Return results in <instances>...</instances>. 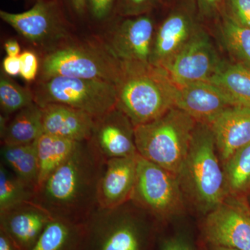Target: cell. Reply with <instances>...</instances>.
<instances>
[{"mask_svg": "<svg viewBox=\"0 0 250 250\" xmlns=\"http://www.w3.org/2000/svg\"><path fill=\"white\" fill-rule=\"evenodd\" d=\"M52 218L35 202H24L0 212V229L19 250H31Z\"/></svg>", "mask_w": 250, "mask_h": 250, "instance_id": "cell-15", "label": "cell"}, {"mask_svg": "<svg viewBox=\"0 0 250 250\" xmlns=\"http://www.w3.org/2000/svg\"><path fill=\"white\" fill-rule=\"evenodd\" d=\"M41 108L45 134L77 142L91 139L96 119L86 112L60 104H49Z\"/></svg>", "mask_w": 250, "mask_h": 250, "instance_id": "cell-19", "label": "cell"}, {"mask_svg": "<svg viewBox=\"0 0 250 250\" xmlns=\"http://www.w3.org/2000/svg\"><path fill=\"white\" fill-rule=\"evenodd\" d=\"M72 11L79 16H84L87 12V0H65Z\"/></svg>", "mask_w": 250, "mask_h": 250, "instance_id": "cell-35", "label": "cell"}, {"mask_svg": "<svg viewBox=\"0 0 250 250\" xmlns=\"http://www.w3.org/2000/svg\"><path fill=\"white\" fill-rule=\"evenodd\" d=\"M0 18L20 36L39 47L49 49L70 39V31L57 0H39L22 13L1 10Z\"/></svg>", "mask_w": 250, "mask_h": 250, "instance_id": "cell-10", "label": "cell"}, {"mask_svg": "<svg viewBox=\"0 0 250 250\" xmlns=\"http://www.w3.org/2000/svg\"><path fill=\"white\" fill-rule=\"evenodd\" d=\"M209 250H238L234 248H227V247L211 246L209 245Z\"/></svg>", "mask_w": 250, "mask_h": 250, "instance_id": "cell-39", "label": "cell"}, {"mask_svg": "<svg viewBox=\"0 0 250 250\" xmlns=\"http://www.w3.org/2000/svg\"><path fill=\"white\" fill-rule=\"evenodd\" d=\"M220 162L209 126L197 123L178 177L184 199L205 214L228 197Z\"/></svg>", "mask_w": 250, "mask_h": 250, "instance_id": "cell-3", "label": "cell"}, {"mask_svg": "<svg viewBox=\"0 0 250 250\" xmlns=\"http://www.w3.org/2000/svg\"><path fill=\"white\" fill-rule=\"evenodd\" d=\"M206 215L202 231L209 245L250 250V214L241 205L228 197Z\"/></svg>", "mask_w": 250, "mask_h": 250, "instance_id": "cell-13", "label": "cell"}, {"mask_svg": "<svg viewBox=\"0 0 250 250\" xmlns=\"http://www.w3.org/2000/svg\"><path fill=\"white\" fill-rule=\"evenodd\" d=\"M69 39L47 49L41 61L39 81L66 77L104 80L116 84L121 62L105 42Z\"/></svg>", "mask_w": 250, "mask_h": 250, "instance_id": "cell-5", "label": "cell"}, {"mask_svg": "<svg viewBox=\"0 0 250 250\" xmlns=\"http://www.w3.org/2000/svg\"><path fill=\"white\" fill-rule=\"evenodd\" d=\"M130 200L114 208L98 207L84 225V250H144L143 217Z\"/></svg>", "mask_w": 250, "mask_h": 250, "instance_id": "cell-6", "label": "cell"}, {"mask_svg": "<svg viewBox=\"0 0 250 250\" xmlns=\"http://www.w3.org/2000/svg\"><path fill=\"white\" fill-rule=\"evenodd\" d=\"M218 26L224 45L241 63L250 67V28L244 27L223 13Z\"/></svg>", "mask_w": 250, "mask_h": 250, "instance_id": "cell-26", "label": "cell"}, {"mask_svg": "<svg viewBox=\"0 0 250 250\" xmlns=\"http://www.w3.org/2000/svg\"><path fill=\"white\" fill-rule=\"evenodd\" d=\"M118 0H87V12L95 21H104L115 14Z\"/></svg>", "mask_w": 250, "mask_h": 250, "instance_id": "cell-32", "label": "cell"}, {"mask_svg": "<svg viewBox=\"0 0 250 250\" xmlns=\"http://www.w3.org/2000/svg\"><path fill=\"white\" fill-rule=\"evenodd\" d=\"M31 250H84V225L52 218Z\"/></svg>", "mask_w": 250, "mask_h": 250, "instance_id": "cell-21", "label": "cell"}, {"mask_svg": "<svg viewBox=\"0 0 250 250\" xmlns=\"http://www.w3.org/2000/svg\"><path fill=\"white\" fill-rule=\"evenodd\" d=\"M138 155L106 159L99 183V207L114 208L131 200L136 182Z\"/></svg>", "mask_w": 250, "mask_h": 250, "instance_id": "cell-17", "label": "cell"}, {"mask_svg": "<svg viewBox=\"0 0 250 250\" xmlns=\"http://www.w3.org/2000/svg\"><path fill=\"white\" fill-rule=\"evenodd\" d=\"M197 124L186 112L172 108L154 121L134 126L138 153L178 176Z\"/></svg>", "mask_w": 250, "mask_h": 250, "instance_id": "cell-4", "label": "cell"}, {"mask_svg": "<svg viewBox=\"0 0 250 250\" xmlns=\"http://www.w3.org/2000/svg\"><path fill=\"white\" fill-rule=\"evenodd\" d=\"M162 250H192L187 243L178 239H170L165 241Z\"/></svg>", "mask_w": 250, "mask_h": 250, "instance_id": "cell-37", "label": "cell"}, {"mask_svg": "<svg viewBox=\"0 0 250 250\" xmlns=\"http://www.w3.org/2000/svg\"><path fill=\"white\" fill-rule=\"evenodd\" d=\"M202 22L218 21L224 12L225 0H195Z\"/></svg>", "mask_w": 250, "mask_h": 250, "instance_id": "cell-33", "label": "cell"}, {"mask_svg": "<svg viewBox=\"0 0 250 250\" xmlns=\"http://www.w3.org/2000/svg\"><path fill=\"white\" fill-rule=\"evenodd\" d=\"M1 71L0 76L1 116L11 118L15 113L35 103L33 90L18 84Z\"/></svg>", "mask_w": 250, "mask_h": 250, "instance_id": "cell-28", "label": "cell"}, {"mask_svg": "<svg viewBox=\"0 0 250 250\" xmlns=\"http://www.w3.org/2000/svg\"><path fill=\"white\" fill-rule=\"evenodd\" d=\"M156 28L150 63L167 70L179 52L202 27L195 0H173Z\"/></svg>", "mask_w": 250, "mask_h": 250, "instance_id": "cell-9", "label": "cell"}, {"mask_svg": "<svg viewBox=\"0 0 250 250\" xmlns=\"http://www.w3.org/2000/svg\"><path fill=\"white\" fill-rule=\"evenodd\" d=\"M223 62L209 34L202 27L166 71L174 83L181 88L209 80Z\"/></svg>", "mask_w": 250, "mask_h": 250, "instance_id": "cell-11", "label": "cell"}, {"mask_svg": "<svg viewBox=\"0 0 250 250\" xmlns=\"http://www.w3.org/2000/svg\"><path fill=\"white\" fill-rule=\"evenodd\" d=\"M35 188L20 179L4 164L0 163V212L31 202Z\"/></svg>", "mask_w": 250, "mask_h": 250, "instance_id": "cell-27", "label": "cell"}, {"mask_svg": "<svg viewBox=\"0 0 250 250\" xmlns=\"http://www.w3.org/2000/svg\"><path fill=\"white\" fill-rule=\"evenodd\" d=\"M228 197L236 198L250 190V143L223 164Z\"/></svg>", "mask_w": 250, "mask_h": 250, "instance_id": "cell-25", "label": "cell"}, {"mask_svg": "<svg viewBox=\"0 0 250 250\" xmlns=\"http://www.w3.org/2000/svg\"><path fill=\"white\" fill-rule=\"evenodd\" d=\"M21 60V77L27 82H32L37 78L40 70L41 62L34 52L25 50L19 56Z\"/></svg>", "mask_w": 250, "mask_h": 250, "instance_id": "cell-31", "label": "cell"}, {"mask_svg": "<svg viewBox=\"0 0 250 250\" xmlns=\"http://www.w3.org/2000/svg\"><path fill=\"white\" fill-rule=\"evenodd\" d=\"M222 164L236 151L250 143V109L233 106L209 125Z\"/></svg>", "mask_w": 250, "mask_h": 250, "instance_id": "cell-18", "label": "cell"}, {"mask_svg": "<svg viewBox=\"0 0 250 250\" xmlns=\"http://www.w3.org/2000/svg\"><path fill=\"white\" fill-rule=\"evenodd\" d=\"M39 1V0H36V1Z\"/></svg>", "mask_w": 250, "mask_h": 250, "instance_id": "cell-40", "label": "cell"}, {"mask_svg": "<svg viewBox=\"0 0 250 250\" xmlns=\"http://www.w3.org/2000/svg\"><path fill=\"white\" fill-rule=\"evenodd\" d=\"M222 88L235 106L250 109V67L241 62H222L208 80Z\"/></svg>", "mask_w": 250, "mask_h": 250, "instance_id": "cell-22", "label": "cell"}, {"mask_svg": "<svg viewBox=\"0 0 250 250\" xmlns=\"http://www.w3.org/2000/svg\"><path fill=\"white\" fill-rule=\"evenodd\" d=\"M164 0H118L115 14L120 17H134L150 14Z\"/></svg>", "mask_w": 250, "mask_h": 250, "instance_id": "cell-29", "label": "cell"}, {"mask_svg": "<svg viewBox=\"0 0 250 250\" xmlns=\"http://www.w3.org/2000/svg\"><path fill=\"white\" fill-rule=\"evenodd\" d=\"M223 13L241 25L250 28V0H225Z\"/></svg>", "mask_w": 250, "mask_h": 250, "instance_id": "cell-30", "label": "cell"}, {"mask_svg": "<svg viewBox=\"0 0 250 250\" xmlns=\"http://www.w3.org/2000/svg\"><path fill=\"white\" fill-rule=\"evenodd\" d=\"M106 160L91 141L80 143L36 188L33 202L53 218L84 223L98 207L99 183Z\"/></svg>", "mask_w": 250, "mask_h": 250, "instance_id": "cell-1", "label": "cell"}, {"mask_svg": "<svg viewBox=\"0 0 250 250\" xmlns=\"http://www.w3.org/2000/svg\"><path fill=\"white\" fill-rule=\"evenodd\" d=\"M3 72L9 77H16L21 74V60L19 57H7L3 59Z\"/></svg>", "mask_w": 250, "mask_h": 250, "instance_id": "cell-34", "label": "cell"}, {"mask_svg": "<svg viewBox=\"0 0 250 250\" xmlns=\"http://www.w3.org/2000/svg\"><path fill=\"white\" fill-rule=\"evenodd\" d=\"M80 143L45 133L42 134L36 142L39 166L37 187L70 157Z\"/></svg>", "mask_w": 250, "mask_h": 250, "instance_id": "cell-23", "label": "cell"}, {"mask_svg": "<svg viewBox=\"0 0 250 250\" xmlns=\"http://www.w3.org/2000/svg\"><path fill=\"white\" fill-rule=\"evenodd\" d=\"M36 142L21 146H1V164L35 189L39 175Z\"/></svg>", "mask_w": 250, "mask_h": 250, "instance_id": "cell-24", "label": "cell"}, {"mask_svg": "<svg viewBox=\"0 0 250 250\" xmlns=\"http://www.w3.org/2000/svg\"><path fill=\"white\" fill-rule=\"evenodd\" d=\"M0 250H19L9 236L0 229Z\"/></svg>", "mask_w": 250, "mask_h": 250, "instance_id": "cell-38", "label": "cell"}, {"mask_svg": "<svg viewBox=\"0 0 250 250\" xmlns=\"http://www.w3.org/2000/svg\"><path fill=\"white\" fill-rule=\"evenodd\" d=\"M33 91L41 107L60 104L86 112L95 119L116 107V85L107 81L53 77L39 81Z\"/></svg>", "mask_w": 250, "mask_h": 250, "instance_id": "cell-7", "label": "cell"}, {"mask_svg": "<svg viewBox=\"0 0 250 250\" xmlns=\"http://www.w3.org/2000/svg\"><path fill=\"white\" fill-rule=\"evenodd\" d=\"M121 18L105 43L121 62H150L158 25L153 13Z\"/></svg>", "mask_w": 250, "mask_h": 250, "instance_id": "cell-12", "label": "cell"}, {"mask_svg": "<svg viewBox=\"0 0 250 250\" xmlns=\"http://www.w3.org/2000/svg\"><path fill=\"white\" fill-rule=\"evenodd\" d=\"M184 200L177 174L138 155L131 201L156 220H167L184 211Z\"/></svg>", "mask_w": 250, "mask_h": 250, "instance_id": "cell-8", "label": "cell"}, {"mask_svg": "<svg viewBox=\"0 0 250 250\" xmlns=\"http://www.w3.org/2000/svg\"><path fill=\"white\" fill-rule=\"evenodd\" d=\"M116 107L134 126L154 121L175 107L179 88L165 69L150 62H121Z\"/></svg>", "mask_w": 250, "mask_h": 250, "instance_id": "cell-2", "label": "cell"}, {"mask_svg": "<svg viewBox=\"0 0 250 250\" xmlns=\"http://www.w3.org/2000/svg\"><path fill=\"white\" fill-rule=\"evenodd\" d=\"M235 106L228 94L207 81L179 88L175 107L192 117L197 123L209 125L225 110Z\"/></svg>", "mask_w": 250, "mask_h": 250, "instance_id": "cell-16", "label": "cell"}, {"mask_svg": "<svg viewBox=\"0 0 250 250\" xmlns=\"http://www.w3.org/2000/svg\"><path fill=\"white\" fill-rule=\"evenodd\" d=\"M90 141L106 159L139 154L135 143L134 126L117 107L95 120Z\"/></svg>", "mask_w": 250, "mask_h": 250, "instance_id": "cell-14", "label": "cell"}, {"mask_svg": "<svg viewBox=\"0 0 250 250\" xmlns=\"http://www.w3.org/2000/svg\"><path fill=\"white\" fill-rule=\"evenodd\" d=\"M5 52L9 57H19L21 54V47L19 42L15 39H9L4 45Z\"/></svg>", "mask_w": 250, "mask_h": 250, "instance_id": "cell-36", "label": "cell"}, {"mask_svg": "<svg viewBox=\"0 0 250 250\" xmlns=\"http://www.w3.org/2000/svg\"><path fill=\"white\" fill-rule=\"evenodd\" d=\"M42 108L36 103L15 113L0 131L1 146H21L36 142L43 134Z\"/></svg>", "mask_w": 250, "mask_h": 250, "instance_id": "cell-20", "label": "cell"}]
</instances>
